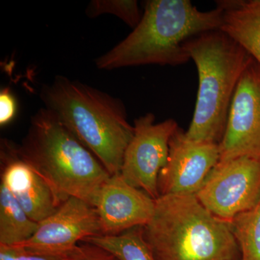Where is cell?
Segmentation results:
<instances>
[{"instance_id":"1","label":"cell","mask_w":260,"mask_h":260,"mask_svg":"<svg viewBox=\"0 0 260 260\" xmlns=\"http://www.w3.org/2000/svg\"><path fill=\"white\" fill-rule=\"evenodd\" d=\"M223 10L203 12L189 0H148L136 28L95 61L98 69L158 64L176 67L190 61L186 41L210 30H220Z\"/></svg>"},{"instance_id":"2","label":"cell","mask_w":260,"mask_h":260,"mask_svg":"<svg viewBox=\"0 0 260 260\" xmlns=\"http://www.w3.org/2000/svg\"><path fill=\"white\" fill-rule=\"evenodd\" d=\"M40 98L46 109L57 116L111 176L120 174L126 147L134 135L122 101L62 75L43 85Z\"/></svg>"},{"instance_id":"3","label":"cell","mask_w":260,"mask_h":260,"mask_svg":"<svg viewBox=\"0 0 260 260\" xmlns=\"http://www.w3.org/2000/svg\"><path fill=\"white\" fill-rule=\"evenodd\" d=\"M17 155L44 178L61 203L77 198L93 206L111 177L90 150L45 107L30 119Z\"/></svg>"},{"instance_id":"4","label":"cell","mask_w":260,"mask_h":260,"mask_svg":"<svg viewBox=\"0 0 260 260\" xmlns=\"http://www.w3.org/2000/svg\"><path fill=\"white\" fill-rule=\"evenodd\" d=\"M156 260H235L239 246L229 222L213 215L196 195H161L142 227Z\"/></svg>"},{"instance_id":"5","label":"cell","mask_w":260,"mask_h":260,"mask_svg":"<svg viewBox=\"0 0 260 260\" xmlns=\"http://www.w3.org/2000/svg\"><path fill=\"white\" fill-rule=\"evenodd\" d=\"M198 70V96L185 132L189 139L219 144L236 88L252 57L221 30L191 38L184 44Z\"/></svg>"},{"instance_id":"6","label":"cell","mask_w":260,"mask_h":260,"mask_svg":"<svg viewBox=\"0 0 260 260\" xmlns=\"http://www.w3.org/2000/svg\"><path fill=\"white\" fill-rule=\"evenodd\" d=\"M218 218L231 221L260 200V160L238 158L219 161L196 194Z\"/></svg>"},{"instance_id":"7","label":"cell","mask_w":260,"mask_h":260,"mask_svg":"<svg viewBox=\"0 0 260 260\" xmlns=\"http://www.w3.org/2000/svg\"><path fill=\"white\" fill-rule=\"evenodd\" d=\"M133 126L134 135L126 147L120 175L130 185L157 200L159 174L167 162L169 142L179 126L173 119L155 122L153 113L135 119Z\"/></svg>"},{"instance_id":"8","label":"cell","mask_w":260,"mask_h":260,"mask_svg":"<svg viewBox=\"0 0 260 260\" xmlns=\"http://www.w3.org/2000/svg\"><path fill=\"white\" fill-rule=\"evenodd\" d=\"M99 235L102 232L95 207L72 197L39 223L37 232L28 240L13 246L34 255L68 257L78 242Z\"/></svg>"},{"instance_id":"9","label":"cell","mask_w":260,"mask_h":260,"mask_svg":"<svg viewBox=\"0 0 260 260\" xmlns=\"http://www.w3.org/2000/svg\"><path fill=\"white\" fill-rule=\"evenodd\" d=\"M219 149V161L260 160V65L253 58L238 83Z\"/></svg>"},{"instance_id":"10","label":"cell","mask_w":260,"mask_h":260,"mask_svg":"<svg viewBox=\"0 0 260 260\" xmlns=\"http://www.w3.org/2000/svg\"><path fill=\"white\" fill-rule=\"evenodd\" d=\"M219 160V144L189 139L178 128L169 142L167 164L159 174V194L196 195Z\"/></svg>"},{"instance_id":"11","label":"cell","mask_w":260,"mask_h":260,"mask_svg":"<svg viewBox=\"0 0 260 260\" xmlns=\"http://www.w3.org/2000/svg\"><path fill=\"white\" fill-rule=\"evenodd\" d=\"M94 207L102 235H117L146 225L153 217L155 200L130 185L119 174L106 182Z\"/></svg>"},{"instance_id":"12","label":"cell","mask_w":260,"mask_h":260,"mask_svg":"<svg viewBox=\"0 0 260 260\" xmlns=\"http://www.w3.org/2000/svg\"><path fill=\"white\" fill-rule=\"evenodd\" d=\"M3 144L1 183L29 218L40 223L52 215L61 203L44 178L15 153L9 142Z\"/></svg>"},{"instance_id":"13","label":"cell","mask_w":260,"mask_h":260,"mask_svg":"<svg viewBox=\"0 0 260 260\" xmlns=\"http://www.w3.org/2000/svg\"><path fill=\"white\" fill-rule=\"evenodd\" d=\"M217 6L223 10L220 30L260 65V0L218 1Z\"/></svg>"},{"instance_id":"14","label":"cell","mask_w":260,"mask_h":260,"mask_svg":"<svg viewBox=\"0 0 260 260\" xmlns=\"http://www.w3.org/2000/svg\"><path fill=\"white\" fill-rule=\"evenodd\" d=\"M34 221L7 186L0 184V246H13L28 240L37 232Z\"/></svg>"},{"instance_id":"15","label":"cell","mask_w":260,"mask_h":260,"mask_svg":"<svg viewBox=\"0 0 260 260\" xmlns=\"http://www.w3.org/2000/svg\"><path fill=\"white\" fill-rule=\"evenodd\" d=\"M83 242L102 248L119 260H156L145 241L142 227L129 229L117 235L86 238Z\"/></svg>"},{"instance_id":"16","label":"cell","mask_w":260,"mask_h":260,"mask_svg":"<svg viewBox=\"0 0 260 260\" xmlns=\"http://www.w3.org/2000/svg\"><path fill=\"white\" fill-rule=\"evenodd\" d=\"M242 260H260V200L252 209L230 222Z\"/></svg>"},{"instance_id":"17","label":"cell","mask_w":260,"mask_h":260,"mask_svg":"<svg viewBox=\"0 0 260 260\" xmlns=\"http://www.w3.org/2000/svg\"><path fill=\"white\" fill-rule=\"evenodd\" d=\"M85 13L90 18L104 14L115 15L133 30L139 24L143 15L136 0H93L89 3Z\"/></svg>"},{"instance_id":"18","label":"cell","mask_w":260,"mask_h":260,"mask_svg":"<svg viewBox=\"0 0 260 260\" xmlns=\"http://www.w3.org/2000/svg\"><path fill=\"white\" fill-rule=\"evenodd\" d=\"M85 243L78 245L70 254V260H119L109 251Z\"/></svg>"},{"instance_id":"19","label":"cell","mask_w":260,"mask_h":260,"mask_svg":"<svg viewBox=\"0 0 260 260\" xmlns=\"http://www.w3.org/2000/svg\"><path fill=\"white\" fill-rule=\"evenodd\" d=\"M17 112L16 101L9 87L0 91V126L9 124L14 119Z\"/></svg>"},{"instance_id":"20","label":"cell","mask_w":260,"mask_h":260,"mask_svg":"<svg viewBox=\"0 0 260 260\" xmlns=\"http://www.w3.org/2000/svg\"><path fill=\"white\" fill-rule=\"evenodd\" d=\"M13 247H14L18 251L20 260H70V256H68V257H50V256L34 255V254L25 252L22 249L15 247V246H13Z\"/></svg>"},{"instance_id":"21","label":"cell","mask_w":260,"mask_h":260,"mask_svg":"<svg viewBox=\"0 0 260 260\" xmlns=\"http://www.w3.org/2000/svg\"><path fill=\"white\" fill-rule=\"evenodd\" d=\"M0 260H20L18 251L13 246H0Z\"/></svg>"}]
</instances>
